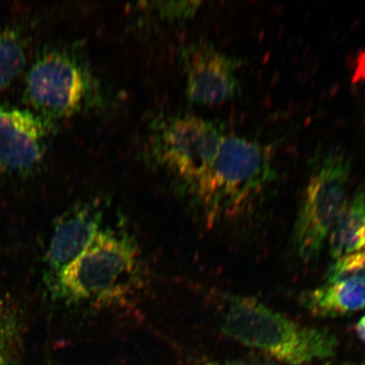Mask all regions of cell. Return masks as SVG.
<instances>
[{
	"label": "cell",
	"mask_w": 365,
	"mask_h": 365,
	"mask_svg": "<svg viewBox=\"0 0 365 365\" xmlns=\"http://www.w3.org/2000/svg\"><path fill=\"white\" fill-rule=\"evenodd\" d=\"M185 94L190 103L217 105L235 97L240 89L237 71L241 61L205 41L181 50Z\"/></svg>",
	"instance_id": "cell-7"
},
{
	"label": "cell",
	"mask_w": 365,
	"mask_h": 365,
	"mask_svg": "<svg viewBox=\"0 0 365 365\" xmlns=\"http://www.w3.org/2000/svg\"><path fill=\"white\" fill-rule=\"evenodd\" d=\"M0 365H8L7 360L1 352H0Z\"/></svg>",
	"instance_id": "cell-17"
},
{
	"label": "cell",
	"mask_w": 365,
	"mask_h": 365,
	"mask_svg": "<svg viewBox=\"0 0 365 365\" xmlns=\"http://www.w3.org/2000/svg\"><path fill=\"white\" fill-rule=\"evenodd\" d=\"M26 62V49L21 35L0 22V90L17 78Z\"/></svg>",
	"instance_id": "cell-12"
},
{
	"label": "cell",
	"mask_w": 365,
	"mask_h": 365,
	"mask_svg": "<svg viewBox=\"0 0 365 365\" xmlns=\"http://www.w3.org/2000/svg\"><path fill=\"white\" fill-rule=\"evenodd\" d=\"M356 331H357L359 339L365 344V317H362L357 324V327H356Z\"/></svg>",
	"instance_id": "cell-16"
},
{
	"label": "cell",
	"mask_w": 365,
	"mask_h": 365,
	"mask_svg": "<svg viewBox=\"0 0 365 365\" xmlns=\"http://www.w3.org/2000/svg\"><path fill=\"white\" fill-rule=\"evenodd\" d=\"M225 136L221 127L202 117L168 114L150 128L149 154L193 188L211 165Z\"/></svg>",
	"instance_id": "cell-6"
},
{
	"label": "cell",
	"mask_w": 365,
	"mask_h": 365,
	"mask_svg": "<svg viewBox=\"0 0 365 365\" xmlns=\"http://www.w3.org/2000/svg\"><path fill=\"white\" fill-rule=\"evenodd\" d=\"M150 4L152 12L163 21H178L185 20L196 13L200 2L180 1V2H153Z\"/></svg>",
	"instance_id": "cell-14"
},
{
	"label": "cell",
	"mask_w": 365,
	"mask_h": 365,
	"mask_svg": "<svg viewBox=\"0 0 365 365\" xmlns=\"http://www.w3.org/2000/svg\"><path fill=\"white\" fill-rule=\"evenodd\" d=\"M335 259L365 250V184L348 200L328 236Z\"/></svg>",
	"instance_id": "cell-11"
},
{
	"label": "cell",
	"mask_w": 365,
	"mask_h": 365,
	"mask_svg": "<svg viewBox=\"0 0 365 365\" xmlns=\"http://www.w3.org/2000/svg\"><path fill=\"white\" fill-rule=\"evenodd\" d=\"M49 120L26 108L0 105V170L27 173L47 154Z\"/></svg>",
	"instance_id": "cell-8"
},
{
	"label": "cell",
	"mask_w": 365,
	"mask_h": 365,
	"mask_svg": "<svg viewBox=\"0 0 365 365\" xmlns=\"http://www.w3.org/2000/svg\"><path fill=\"white\" fill-rule=\"evenodd\" d=\"M141 264L134 237L123 230H101L59 277L54 293L71 302L93 307L120 303L140 284Z\"/></svg>",
	"instance_id": "cell-1"
},
{
	"label": "cell",
	"mask_w": 365,
	"mask_h": 365,
	"mask_svg": "<svg viewBox=\"0 0 365 365\" xmlns=\"http://www.w3.org/2000/svg\"><path fill=\"white\" fill-rule=\"evenodd\" d=\"M312 173L294 228L300 259L319 257L333 225L348 202L351 159L339 148L319 149L310 161Z\"/></svg>",
	"instance_id": "cell-5"
},
{
	"label": "cell",
	"mask_w": 365,
	"mask_h": 365,
	"mask_svg": "<svg viewBox=\"0 0 365 365\" xmlns=\"http://www.w3.org/2000/svg\"><path fill=\"white\" fill-rule=\"evenodd\" d=\"M365 277V250L336 259L327 272V284Z\"/></svg>",
	"instance_id": "cell-13"
},
{
	"label": "cell",
	"mask_w": 365,
	"mask_h": 365,
	"mask_svg": "<svg viewBox=\"0 0 365 365\" xmlns=\"http://www.w3.org/2000/svg\"><path fill=\"white\" fill-rule=\"evenodd\" d=\"M103 210L97 202L82 203L68 212L56 223L48 252L50 284L93 243L101 231Z\"/></svg>",
	"instance_id": "cell-9"
},
{
	"label": "cell",
	"mask_w": 365,
	"mask_h": 365,
	"mask_svg": "<svg viewBox=\"0 0 365 365\" xmlns=\"http://www.w3.org/2000/svg\"><path fill=\"white\" fill-rule=\"evenodd\" d=\"M221 325L222 332L230 339L278 363L290 365L331 358L339 345L331 331L301 326L248 297L228 299Z\"/></svg>",
	"instance_id": "cell-2"
},
{
	"label": "cell",
	"mask_w": 365,
	"mask_h": 365,
	"mask_svg": "<svg viewBox=\"0 0 365 365\" xmlns=\"http://www.w3.org/2000/svg\"><path fill=\"white\" fill-rule=\"evenodd\" d=\"M275 177L269 145L225 135L211 165L192 189L213 222L243 212Z\"/></svg>",
	"instance_id": "cell-3"
},
{
	"label": "cell",
	"mask_w": 365,
	"mask_h": 365,
	"mask_svg": "<svg viewBox=\"0 0 365 365\" xmlns=\"http://www.w3.org/2000/svg\"><path fill=\"white\" fill-rule=\"evenodd\" d=\"M305 309L314 316L334 317L365 309V277L327 284L302 298Z\"/></svg>",
	"instance_id": "cell-10"
},
{
	"label": "cell",
	"mask_w": 365,
	"mask_h": 365,
	"mask_svg": "<svg viewBox=\"0 0 365 365\" xmlns=\"http://www.w3.org/2000/svg\"><path fill=\"white\" fill-rule=\"evenodd\" d=\"M24 96L49 120L95 111L108 102L88 63L65 49H50L36 58L27 73Z\"/></svg>",
	"instance_id": "cell-4"
},
{
	"label": "cell",
	"mask_w": 365,
	"mask_h": 365,
	"mask_svg": "<svg viewBox=\"0 0 365 365\" xmlns=\"http://www.w3.org/2000/svg\"><path fill=\"white\" fill-rule=\"evenodd\" d=\"M203 365H280L276 360L262 354H249L225 362H209Z\"/></svg>",
	"instance_id": "cell-15"
}]
</instances>
